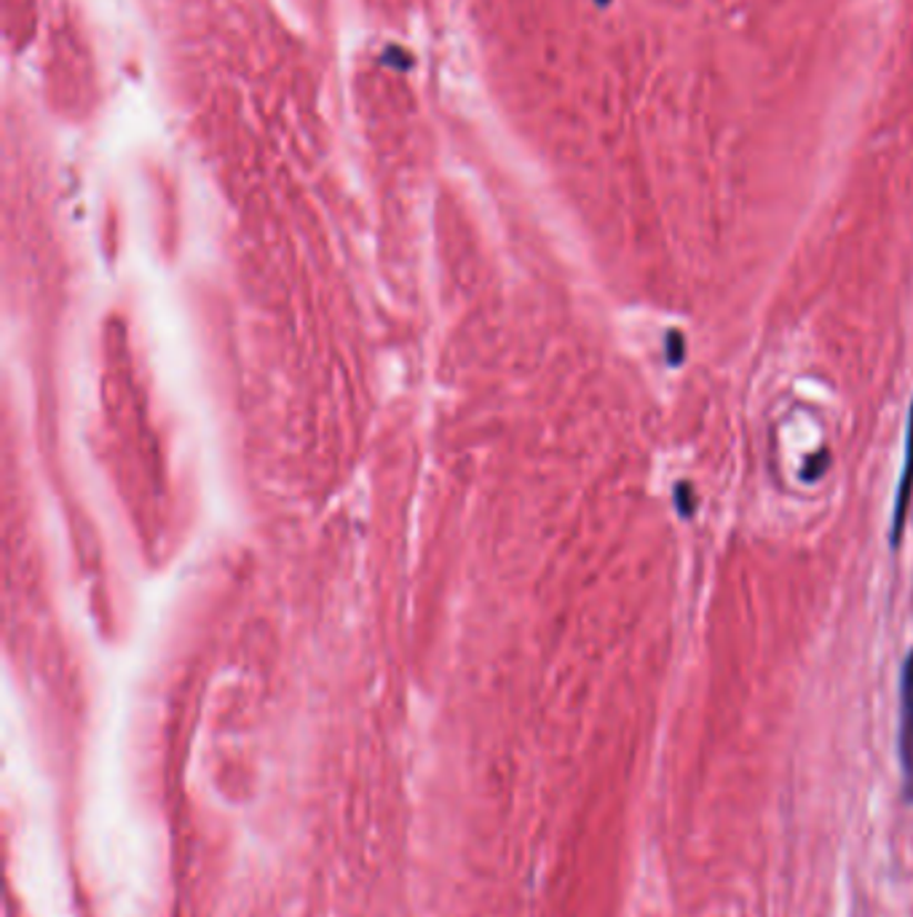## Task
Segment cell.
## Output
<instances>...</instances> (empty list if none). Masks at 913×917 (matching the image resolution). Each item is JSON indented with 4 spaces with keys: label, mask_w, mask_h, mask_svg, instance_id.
Instances as JSON below:
<instances>
[{
    "label": "cell",
    "mask_w": 913,
    "mask_h": 917,
    "mask_svg": "<svg viewBox=\"0 0 913 917\" xmlns=\"http://www.w3.org/2000/svg\"><path fill=\"white\" fill-rule=\"evenodd\" d=\"M673 505H675V512H678L684 521H691L694 516H697V489H694L691 480H678L673 489Z\"/></svg>",
    "instance_id": "3"
},
{
    "label": "cell",
    "mask_w": 913,
    "mask_h": 917,
    "mask_svg": "<svg viewBox=\"0 0 913 917\" xmlns=\"http://www.w3.org/2000/svg\"><path fill=\"white\" fill-rule=\"evenodd\" d=\"M897 754L903 767L905 803H913V650L903 660L900 671V733Z\"/></svg>",
    "instance_id": "1"
},
{
    "label": "cell",
    "mask_w": 913,
    "mask_h": 917,
    "mask_svg": "<svg viewBox=\"0 0 913 917\" xmlns=\"http://www.w3.org/2000/svg\"><path fill=\"white\" fill-rule=\"evenodd\" d=\"M911 499H913V400L909 408V425H905V454H903V470H900L895 505H892V521H890V544L897 550L903 544L905 526H909L911 516Z\"/></svg>",
    "instance_id": "2"
},
{
    "label": "cell",
    "mask_w": 913,
    "mask_h": 917,
    "mask_svg": "<svg viewBox=\"0 0 913 917\" xmlns=\"http://www.w3.org/2000/svg\"><path fill=\"white\" fill-rule=\"evenodd\" d=\"M828 467H831V451H828V448H820V451L809 454V457L803 459L801 480H807V483H818V480L828 472Z\"/></svg>",
    "instance_id": "4"
},
{
    "label": "cell",
    "mask_w": 913,
    "mask_h": 917,
    "mask_svg": "<svg viewBox=\"0 0 913 917\" xmlns=\"http://www.w3.org/2000/svg\"><path fill=\"white\" fill-rule=\"evenodd\" d=\"M665 360L670 368H680L686 360V336L678 328L665 333Z\"/></svg>",
    "instance_id": "5"
}]
</instances>
